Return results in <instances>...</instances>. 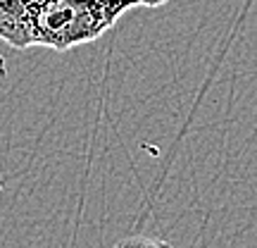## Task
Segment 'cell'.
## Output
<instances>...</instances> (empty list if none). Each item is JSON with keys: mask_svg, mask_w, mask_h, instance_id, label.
I'll return each mask as SVG.
<instances>
[{"mask_svg": "<svg viewBox=\"0 0 257 248\" xmlns=\"http://www.w3.org/2000/svg\"><path fill=\"white\" fill-rule=\"evenodd\" d=\"M34 46L64 53L107 34L136 0H19Z\"/></svg>", "mask_w": 257, "mask_h": 248, "instance_id": "6da1fadb", "label": "cell"}, {"mask_svg": "<svg viewBox=\"0 0 257 248\" xmlns=\"http://www.w3.org/2000/svg\"><path fill=\"white\" fill-rule=\"evenodd\" d=\"M165 3L167 0H136V5H143V8H160Z\"/></svg>", "mask_w": 257, "mask_h": 248, "instance_id": "3957f363", "label": "cell"}, {"mask_svg": "<svg viewBox=\"0 0 257 248\" xmlns=\"http://www.w3.org/2000/svg\"><path fill=\"white\" fill-rule=\"evenodd\" d=\"M3 76H5V60L0 57V79H3Z\"/></svg>", "mask_w": 257, "mask_h": 248, "instance_id": "277c9868", "label": "cell"}, {"mask_svg": "<svg viewBox=\"0 0 257 248\" xmlns=\"http://www.w3.org/2000/svg\"><path fill=\"white\" fill-rule=\"evenodd\" d=\"M0 41L17 50H27L34 46L31 29L19 0H0Z\"/></svg>", "mask_w": 257, "mask_h": 248, "instance_id": "7a4b0ae2", "label": "cell"}]
</instances>
